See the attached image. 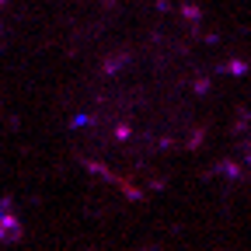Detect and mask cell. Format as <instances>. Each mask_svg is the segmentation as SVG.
Listing matches in <instances>:
<instances>
[{
  "label": "cell",
  "instance_id": "6da1fadb",
  "mask_svg": "<svg viewBox=\"0 0 251 251\" xmlns=\"http://www.w3.org/2000/svg\"><path fill=\"white\" fill-rule=\"evenodd\" d=\"M21 237V220L18 213L11 209V202H0V241H18Z\"/></svg>",
  "mask_w": 251,
  "mask_h": 251
}]
</instances>
